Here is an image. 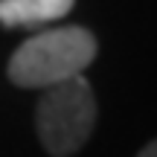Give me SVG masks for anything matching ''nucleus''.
<instances>
[{
  "label": "nucleus",
  "mask_w": 157,
  "mask_h": 157,
  "mask_svg": "<svg viewBox=\"0 0 157 157\" xmlns=\"http://www.w3.org/2000/svg\"><path fill=\"white\" fill-rule=\"evenodd\" d=\"M96 58V38L84 26H58L26 38L9 58V78L17 87L47 90L82 76Z\"/></svg>",
  "instance_id": "f257e3e1"
},
{
  "label": "nucleus",
  "mask_w": 157,
  "mask_h": 157,
  "mask_svg": "<svg viewBox=\"0 0 157 157\" xmlns=\"http://www.w3.org/2000/svg\"><path fill=\"white\" fill-rule=\"evenodd\" d=\"M35 125L41 146L52 157L76 154L90 140L96 125V96L90 82L84 76H76L41 90Z\"/></svg>",
  "instance_id": "f03ea898"
},
{
  "label": "nucleus",
  "mask_w": 157,
  "mask_h": 157,
  "mask_svg": "<svg viewBox=\"0 0 157 157\" xmlns=\"http://www.w3.org/2000/svg\"><path fill=\"white\" fill-rule=\"evenodd\" d=\"M76 0H0L3 26H41L64 17Z\"/></svg>",
  "instance_id": "7ed1b4c3"
},
{
  "label": "nucleus",
  "mask_w": 157,
  "mask_h": 157,
  "mask_svg": "<svg viewBox=\"0 0 157 157\" xmlns=\"http://www.w3.org/2000/svg\"><path fill=\"white\" fill-rule=\"evenodd\" d=\"M137 157H157V140H151V143H148V146L143 148V151L137 154Z\"/></svg>",
  "instance_id": "20e7f679"
}]
</instances>
